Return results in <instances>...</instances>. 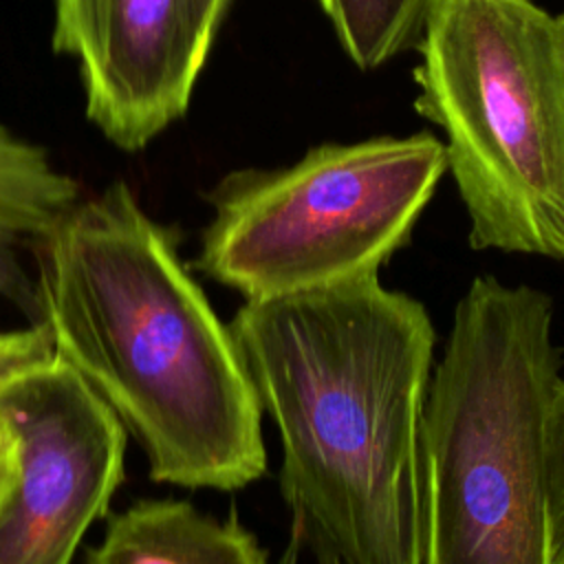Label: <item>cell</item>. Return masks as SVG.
<instances>
[{
	"mask_svg": "<svg viewBox=\"0 0 564 564\" xmlns=\"http://www.w3.org/2000/svg\"><path fill=\"white\" fill-rule=\"evenodd\" d=\"M346 55L375 70L414 51L436 0H317Z\"/></svg>",
	"mask_w": 564,
	"mask_h": 564,
	"instance_id": "10",
	"label": "cell"
},
{
	"mask_svg": "<svg viewBox=\"0 0 564 564\" xmlns=\"http://www.w3.org/2000/svg\"><path fill=\"white\" fill-rule=\"evenodd\" d=\"M553 300L494 275L458 300L423 421V564H551Z\"/></svg>",
	"mask_w": 564,
	"mask_h": 564,
	"instance_id": "3",
	"label": "cell"
},
{
	"mask_svg": "<svg viewBox=\"0 0 564 564\" xmlns=\"http://www.w3.org/2000/svg\"><path fill=\"white\" fill-rule=\"evenodd\" d=\"M414 110L445 134L469 245L564 260V31L533 0H436Z\"/></svg>",
	"mask_w": 564,
	"mask_h": 564,
	"instance_id": "4",
	"label": "cell"
},
{
	"mask_svg": "<svg viewBox=\"0 0 564 564\" xmlns=\"http://www.w3.org/2000/svg\"><path fill=\"white\" fill-rule=\"evenodd\" d=\"M126 427L57 355L0 386V564H70L123 482Z\"/></svg>",
	"mask_w": 564,
	"mask_h": 564,
	"instance_id": "6",
	"label": "cell"
},
{
	"mask_svg": "<svg viewBox=\"0 0 564 564\" xmlns=\"http://www.w3.org/2000/svg\"><path fill=\"white\" fill-rule=\"evenodd\" d=\"M275 564H346L333 544L300 513H291L289 540Z\"/></svg>",
	"mask_w": 564,
	"mask_h": 564,
	"instance_id": "13",
	"label": "cell"
},
{
	"mask_svg": "<svg viewBox=\"0 0 564 564\" xmlns=\"http://www.w3.org/2000/svg\"><path fill=\"white\" fill-rule=\"evenodd\" d=\"M229 328L282 445L280 489L346 564H423L436 333L379 273L245 300Z\"/></svg>",
	"mask_w": 564,
	"mask_h": 564,
	"instance_id": "2",
	"label": "cell"
},
{
	"mask_svg": "<svg viewBox=\"0 0 564 564\" xmlns=\"http://www.w3.org/2000/svg\"><path fill=\"white\" fill-rule=\"evenodd\" d=\"M546 494L551 564H564V377L546 419Z\"/></svg>",
	"mask_w": 564,
	"mask_h": 564,
	"instance_id": "11",
	"label": "cell"
},
{
	"mask_svg": "<svg viewBox=\"0 0 564 564\" xmlns=\"http://www.w3.org/2000/svg\"><path fill=\"white\" fill-rule=\"evenodd\" d=\"M560 22H562V31H564V13L560 15Z\"/></svg>",
	"mask_w": 564,
	"mask_h": 564,
	"instance_id": "15",
	"label": "cell"
},
{
	"mask_svg": "<svg viewBox=\"0 0 564 564\" xmlns=\"http://www.w3.org/2000/svg\"><path fill=\"white\" fill-rule=\"evenodd\" d=\"M55 357L51 330L44 324H31L18 330H0V386L13 377L46 364Z\"/></svg>",
	"mask_w": 564,
	"mask_h": 564,
	"instance_id": "12",
	"label": "cell"
},
{
	"mask_svg": "<svg viewBox=\"0 0 564 564\" xmlns=\"http://www.w3.org/2000/svg\"><path fill=\"white\" fill-rule=\"evenodd\" d=\"M79 198V183L42 145L0 126V293L31 324H42L40 304L20 256L33 253Z\"/></svg>",
	"mask_w": 564,
	"mask_h": 564,
	"instance_id": "9",
	"label": "cell"
},
{
	"mask_svg": "<svg viewBox=\"0 0 564 564\" xmlns=\"http://www.w3.org/2000/svg\"><path fill=\"white\" fill-rule=\"evenodd\" d=\"M33 260L55 355L134 436L154 482L234 491L264 476L262 408L234 333L126 183L82 196Z\"/></svg>",
	"mask_w": 564,
	"mask_h": 564,
	"instance_id": "1",
	"label": "cell"
},
{
	"mask_svg": "<svg viewBox=\"0 0 564 564\" xmlns=\"http://www.w3.org/2000/svg\"><path fill=\"white\" fill-rule=\"evenodd\" d=\"M234 0H192L194 4V11H196V18H198V24L205 33V37L214 44L220 26H223V20L229 11Z\"/></svg>",
	"mask_w": 564,
	"mask_h": 564,
	"instance_id": "14",
	"label": "cell"
},
{
	"mask_svg": "<svg viewBox=\"0 0 564 564\" xmlns=\"http://www.w3.org/2000/svg\"><path fill=\"white\" fill-rule=\"evenodd\" d=\"M53 48L77 62L97 130L137 152L185 115L212 42L192 0H55Z\"/></svg>",
	"mask_w": 564,
	"mask_h": 564,
	"instance_id": "7",
	"label": "cell"
},
{
	"mask_svg": "<svg viewBox=\"0 0 564 564\" xmlns=\"http://www.w3.org/2000/svg\"><path fill=\"white\" fill-rule=\"evenodd\" d=\"M86 564H269L236 511L220 520L187 500H139L110 516Z\"/></svg>",
	"mask_w": 564,
	"mask_h": 564,
	"instance_id": "8",
	"label": "cell"
},
{
	"mask_svg": "<svg viewBox=\"0 0 564 564\" xmlns=\"http://www.w3.org/2000/svg\"><path fill=\"white\" fill-rule=\"evenodd\" d=\"M445 172L432 132L322 143L284 167L231 172L207 196L194 267L245 300L379 273Z\"/></svg>",
	"mask_w": 564,
	"mask_h": 564,
	"instance_id": "5",
	"label": "cell"
}]
</instances>
